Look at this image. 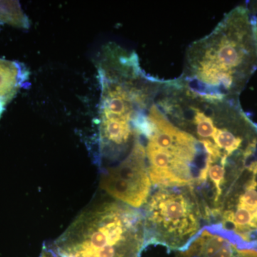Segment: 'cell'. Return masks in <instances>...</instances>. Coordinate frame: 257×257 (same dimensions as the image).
Here are the masks:
<instances>
[{"instance_id": "obj_11", "label": "cell", "mask_w": 257, "mask_h": 257, "mask_svg": "<svg viewBox=\"0 0 257 257\" xmlns=\"http://www.w3.org/2000/svg\"><path fill=\"white\" fill-rule=\"evenodd\" d=\"M255 10H256V12H255V13H253L257 17V8H255Z\"/></svg>"}, {"instance_id": "obj_7", "label": "cell", "mask_w": 257, "mask_h": 257, "mask_svg": "<svg viewBox=\"0 0 257 257\" xmlns=\"http://www.w3.org/2000/svg\"><path fill=\"white\" fill-rule=\"evenodd\" d=\"M178 257H257V250L241 247L219 231L204 227Z\"/></svg>"}, {"instance_id": "obj_1", "label": "cell", "mask_w": 257, "mask_h": 257, "mask_svg": "<svg viewBox=\"0 0 257 257\" xmlns=\"http://www.w3.org/2000/svg\"><path fill=\"white\" fill-rule=\"evenodd\" d=\"M257 69V42L250 10L234 8L207 36L189 47L182 77L189 90L236 104Z\"/></svg>"}, {"instance_id": "obj_2", "label": "cell", "mask_w": 257, "mask_h": 257, "mask_svg": "<svg viewBox=\"0 0 257 257\" xmlns=\"http://www.w3.org/2000/svg\"><path fill=\"white\" fill-rule=\"evenodd\" d=\"M100 84L98 144L101 158L125 155L136 138V122L146 107L156 78L144 72L138 55L117 44H106L96 60Z\"/></svg>"}, {"instance_id": "obj_4", "label": "cell", "mask_w": 257, "mask_h": 257, "mask_svg": "<svg viewBox=\"0 0 257 257\" xmlns=\"http://www.w3.org/2000/svg\"><path fill=\"white\" fill-rule=\"evenodd\" d=\"M145 244L143 213L114 200L83 211L55 246L60 257H138Z\"/></svg>"}, {"instance_id": "obj_5", "label": "cell", "mask_w": 257, "mask_h": 257, "mask_svg": "<svg viewBox=\"0 0 257 257\" xmlns=\"http://www.w3.org/2000/svg\"><path fill=\"white\" fill-rule=\"evenodd\" d=\"M145 244L182 250L200 232V204L191 187H155L143 213Z\"/></svg>"}, {"instance_id": "obj_6", "label": "cell", "mask_w": 257, "mask_h": 257, "mask_svg": "<svg viewBox=\"0 0 257 257\" xmlns=\"http://www.w3.org/2000/svg\"><path fill=\"white\" fill-rule=\"evenodd\" d=\"M101 184L115 201L135 209L145 206L151 194L152 182L145 147L139 137L127 156L106 170Z\"/></svg>"}, {"instance_id": "obj_9", "label": "cell", "mask_w": 257, "mask_h": 257, "mask_svg": "<svg viewBox=\"0 0 257 257\" xmlns=\"http://www.w3.org/2000/svg\"><path fill=\"white\" fill-rule=\"evenodd\" d=\"M0 23L25 30L30 26L28 17L18 1H0Z\"/></svg>"}, {"instance_id": "obj_10", "label": "cell", "mask_w": 257, "mask_h": 257, "mask_svg": "<svg viewBox=\"0 0 257 257\" xmlns=\"http://www.w3.org/2000/svg\"><path fill=\"white\" fill-rule=\"evenodd\" d=\"M250 13H251V21H252L253 31H254L255 37H256V40L257 42V17L256 15L253 14V13H251V11H250Z\"/></svg>"}, {"instance_id": "obj_3", "label": "cell", "mask_w": 257, "mask_h": 257, "mask_svg": "<svg viewBox=\"0 0 257 257\" xmlns=\"http://www.w3.org/2000/svg\"><path fill=\"white\" fill-rule=\"evenodd\" d=\"M138 130L152 185L192 187L204 168L207 154L199 140L179 121L166 81H157Z\"/></svg>"}, {"instance_id": "obj_8", "label": "cell", "mask_w": 257, "mask_h": 257, "mask_svg": "<svg viewBox=\"0 0 257 257\" xmlns=\"http://www.w3.org/2000/svg\"><path fill=\"white\" fill-rule=\"evenodd\" d=\"M28 79L29 72L23 64L0 58V118Z\"/></svg>"}]
</instances>
